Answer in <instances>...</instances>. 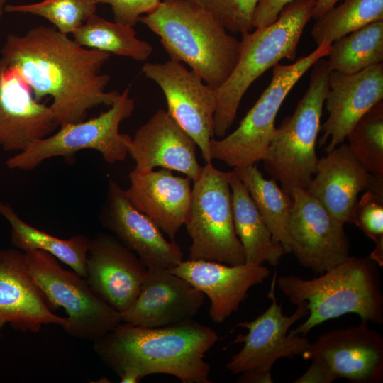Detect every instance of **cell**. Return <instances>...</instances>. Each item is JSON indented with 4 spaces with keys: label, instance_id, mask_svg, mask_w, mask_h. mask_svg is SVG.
Wrapping results in <instances>:
<instances>
[{
    "label": "cell",
    "instance_id": "5",
    "mask_svg": "<svg viewBox=\"0 0 383 383\" xmlns=\"http://www.w3.org/2000/svg\"><path fill=\"white\" fill-rule=\"evenodd\" d=\"M316 0H295L272 23L241 34L239 57L227 80L216 89L214 136L223 138L233 124L243 96L265 71L286 58L294 60L305 26L313 17Z\"/></svg>",
    "mask_w": 383,
    "mask_h": 383
},
{
    "label": "cell",
    "instance_id": "17",
    "mask_svg": "<svg viewBox=\"0 0 383 383\" xmlns=\"http://www.w3.org/2000/svg\"><path fill=\"white\" fill-rule=\"evenodd\" d=\"M59 128L50 106L38 101L18 73L0 57V146L21 152Z\"/></svg>",
    "mask_w": 383,
    "mask_h": 383
},
{
    "label": "cell",
    "instance_id": "12",
    "mask_svg": "<svg viewBox=\"0 0 383 383\" xmlns=\"http://www.w3.org/2000/svg\"><path fill=\"white\" fill-rule=\"evenodd\" d=\"M141 71L160 87L167 101V111L194 139L205 163L211 162L209 145L214 136L216 89L183 63L171 60L146 62Z\"/></svg>",
    "mask_w": 383,
    "mask_h": 383
},
{
    "label": "cell",
    "instance_id": "9",
    "mask_svg": "<svg viewBox=\"0 0 383 383\" xmlns=\"http://www.w3.org/2000/svg\"><path fill=\"white\" fill-rule=\"evenodd\" d=\"M126 88L110 106L99 116L87 121L68 123L59 127L51 135L28 145L6 161L11 170H31L52 157H72L83 150L99 152L109 164L124 161L131 137L119 132L122 121L130 118L135 102Z\"/></svg>",
    "mask_w": 383,
    "mask_h": 383
},
{
    "label": "cell",
    "instance_id": "39",
    "mask_svg": "<svg viewBox=\"0 0 383 383\" xmlns=\"http://www.w3.org/2000/svg\"><path fill=\"white\" fill-rule=\"evenodd\" d=\"M6 323H7L6 321L0 316V337H1V329Z\"/></svg>",
    "mask_w": 383,
    "mask_h": 383
},
{
    "label": "cell",
    "instance_id": "36",
    "mask_svg": "<svg viewBox=\"0 0 383 383\" xmlns=\"http://www.w3.org/2000/svg\"><path fill=\"white\" fill-rule=\"evenodd\" d=\"M294 1L295 0H259L254 13V28L272 23L283 8Z\"/></svg>",
    "mask_w": 383,
    "mask_h": 383
},
{
    "label": "cell",
    "instance_id": "19",
    "mask_svg": "<svg viewBox=\"0 0 383 383\" xmlns=\"http://www.w3.org/2000/svg\"><path fill=\"white\" fill-rule=\"evenodd\" d=\"M205 295L167 269H147L139 294L121 314L122 322L146 328L170 326L193 319Z\"/></svg>",
    "mask_w": 383,
    "mask_h": 383
},
{
    "label": "cell",
    "instance_id": "20",
    "mask_svg": "<svg viewBox=\"0 0 383 383\" xmlns=\"http://www.w3.org/2000/svg\"><path fill=\"white\" fill-rule=\"evenodd\" d=\"M194 139L173 119L159 109L135 132L128 146V154L135 161L134 170L148 172L156 167L177 171L192 182L201 174Z\"/></svg>",
    "mask_w": 383,
    "mask_h": 383
},
{
    "label": "cell",
    "instance_id": "11",
    "mask_svg": "<svg viewBox=\"0 0 383 383\" xmlns=\"http://www.w3.org/2000/svg\"><path fill=\"white\" fill-rule=\"evenodd\" d=\"M275 281L274 274L267 294L272 300L267 309L255 320L236 325L246 328L248 333L236 338L235 343H243L244 345L226 365L233 374L250 371L272 376V366L277 360L302 356L311 343L306 335L289 333L294 323L308 316L306 302L297 304L291 316L284 315L282 304H278L275 297Z\"/></svg>",
    "mask_w": 383,
    "mask_h": 383
},
{
    "label": "cell",
    "instance_id": "6",
    "mask_svg": "<svg viewBox=\"0 0 383 383\" xmlns=\"http://www.w3.org/2000/svg\"><path fill=\"white\" fill-rule=\"evenodd\" d=\"M310 83L290 116L276 128L262 159L265 171L292 197L306 190L316 171V146L331 70L321 58L312 66Z\"/></svg>",
    "mask_w": 383,
    "mask_h": 383
},
{
    "label": "cell",
    "instance_id": "23",
    "mask_svg": "<svg viewBox=\"0 0 383 383\" xmlns=\"http://www.w3.org/2000/svg\"><path fill=\"white\" fill-rule=\"evenodd\" d=\"M128 179L130 186L125 191L131 203L174 240L188 213L192 180L165 168L143 173L133 169Z\"/></svg>",
    "mask_w": 383,
    "mask_h": 383
},
{
    "label": "cell",
    "instance_id": "13",
    "mask_svg": "<svg viewBox=\"0 0 383 383\" xmlns=\"http://www.w3.org/2000/svg\"><path fill=\"white\" fill-rule=\"evenodd\" d=\"M288 223L291 253L321 274L346 260L350 244L343 226L306 190L295 189Z\"/></svg>",
    "mask_w": 383,
    "mask_h": 383
},
{
    "label": "cell",
    "instance_id": "28",
    "mask_svg": "<svg viewBox=\"0 0 383 383\" xmlns=\"http://www.w3.org/2000/svg\"><path fill=\"white\" fill-rule=\"evenodd\" d=\"M72 35L74 40L83 47L139 62L146 60L153 50L148 42L137 38L133 27L109 21L96 13Z\"/></svg>",
    "mask_w": 383,
    "mask_h": 383
},
{
    "label": "cell",
    "instance_id": "1",
    "mask_svg": "<svg viewBox=\"0 0 383 383\" xmlns=\"http://www.w3.org/2000/svg\"><path fill=\"white\" fill-rule=\"evenodd\" d=\"M111 54L89 49L56 28L39 26L23 35H9L3 57L30 87L40 101L50 105L59 127L85 120L87 111L111 106L117 91H106L110 76L101 70Z\"/></svg>",
    "mask_w": 383,
    "mask_h": 383
},
{
    "label": "cell",
    "instance_id": "35",
    "mask_svg": "<svg viewBox=\"0 0 383 383\" xmlns=\"http://www.w3.org/2000/svg\"><path fill=\"white\" fill-rule=\"evenodd\" d=\"M111 6L114 21L133 27L141 16L153 11L161 0H97Z\"/></svg>",
    "mask_w": 383,
    "mask_h": 383
},
{
    "label": "cell",
    "instance_id": "34",
    "mask_svg": "<svg viewBox=\"0 0 383 383\" xmlns=\"http://www.w3.org/2000/svg\"><path fill=\"white\" fill-rule=\"evenodd\" d=\"M189 1L211 13L228 32L243 34L254 28V13L259 0Z\"/></svg>",
    "mask_w": 383,
    "mask_h": 383
},
{
    "label": "cell",
    "instance_id": "22",
    "mask_svg": "<svg viewBox=\"0 0 383 383\" xmlns=\"http://www.w3.org/2000/svg\"><path fill=\"white\" fill-rule=\"evenodd\" d=\"M207 296L211 301L209 314L216 323H223L245 300L249 289L262 284L270 275L263 265H238L187 260L170 270Z\"/></svg>",
    "mask_w": 383,
    "mask_h": 383
},
{
    "label": "cell",
    "instance_id": "38",
    "mask_svg": "<svg viewBox=\"0 0 383 383\" xmlns=\"http://www.w3.org/2000/svg\"><path fill=\"white\" fill-rule=\"evenodd\" d=\"M338 1L340 0H316L312 18L314 19L318 18L328 9L335 6Z\"/></svg>",
    "mask_w": 383,
    "mask_h": 383
},
{
    "label": "cell",
    "instance_id": "30",
    "mask_svg": "<svg viewBox=\"0 0 383 383\" xmlns=\"http://www.w3.org/2000/svg\"><path fill=\"white\" fill-rule=\"evenodd\" d=\"M316 20L311 34L317 46L331 44L370 23L383 20V0H344Z\"/></svg>",
    "mask_w": 383,
    "mask_h": 383
},
{
    "label": "cell",
    "instance_id": "32",
    "mask_svg": "<svg viewBox=\"0 0 383 383\" xmlns=\"http://www.w3.org/2000/svg\"><path fill=\"white\" fill-rule=\"evenodd\" d=\"M97 4V0H42L27 4H6L4 10L40 16L67 35L73 33L95 13Z\"/></svg>",
    "mask_w": 383,
    "mask_h": 383
},
{
    "label": "cell",
    "instance_id": "21",
    "mask_svg": "<svg viewBox=\"0 0 383 383\" xmlns=\"http://www.w3.org/2000/svg\"><path fill=\"white\" fill-rule=\"evenodd\" d=\"M0 316L24 332L36 333L44 324L67 323L66 318L50 310L25 252L18 250L0 249Z\"/></svg>",
    "mask_w": 383,
    "mask_h": 383
},
{
    "label": "cell",
    "instance_id": "27",
    "mask_svg": "<svg viewBox=\"0 0 383 383\" xmlns=\"http://www.w3.org/2000/svg\"><path fill=\"white\" fill-rule=\"evenodd\" d=\"M233 171L246 187L273 240L282 245L286 254L291 253L288 223L292 198L274 179H265L256 165L236 167Z\"/></svg>",
    "mask_w": 383,
    "mask_h": 383
},
{
    "label": "cell",
    "instance_id": "3",
    "mask_svg": "<svg viewBox=\"0 0 383 383\" xmlns=\"http://www.w3.org/2000/svg\"><path fill=\"white\" fill-rule=\"evenodd\" d=\"M138 21L159 36L171 60L187 64L214 89L227 80L237 63L240 40L189 0H162Z\"/></svg>",
    "mask_w": 383,
    "mask_h": 383
},
{
    "label": "cell",
    "instance_id": "16",
    "mask_svg": "<svg viewBox=\"0 0 383 383\" xmlns=\"http://www.w3.org/2000/svg\"><path fill=\"white\" fill-rule=\"evenodd\" d=\"M147 267L116 237L99 233L90 239L85 279L101 299L120 313L136 299Z\"/></svg>",
    "mask_w": 383,
    "mask_h": 383
},
{
    "label": "cell",
    "instance_id": "4",
    "mask_svg": "<svg viewBox=\"0 0 383 383\" xmlns=\"http://www.w3.org/2000/svg\"><path fill=\"white\" fill-rule=\"evenodd\" d=\"M378 265L369 256H349L316 278L294 275L277 278L279 290L297 305L306 302V320L292 334L306 335L315 326L347 313L358 315L362 322L383 323V294Z\"/></svg>",
    "mask_w": 383,
    "mask_h": 383
},
{
    "label": "cell",
    "instance_id": "8",
    "mask_svg": "<svg viewBox=\"0 0 383 383\" xmlns=\"http://www.w3.org/2000/svg\"><path fill=\"white\" fill-rule=\"evenodd\" d=\"M228 173L208 162L193 182L184 224L192 239L189 260L228 265L245 262L234 228Z\"/></svg>",
    "mask_w": 383,
    "mask_h": 383
},
{
    "label": "cell",
    "instance_id": "41",
    "mask_svg": "<svg viewBox=\"0 0 383 383\" xmlns=\"http://www.w3.org/2000/svg\"><path fill=\"white\" fill-rule=\"evenodd\" d=\"M10 0H0V4L4 6L6 5Z\"/></svg>",
    "mask_w": 383,
    "mask_h": 383
},
{
    "label": "cell",
    "instance_id": "7",
    "mask_svg": "<svg viewBox=\"0 0 383 383\" xmlns=\"http://www.w3.org/2000/svg\"><path fill=\"white\" fill-rule=\"evenodd\" d=\"M331 48V44H322L293 64L275 65L269 85L238 128L219 140H211V160L234 168L262 160L276 129L277 114L286 96L316 61L328 55Z\"/></svg>",
    "mask_w": 383,
    "mask_h": 383
},
{
    "label": "cell",
    "instance_id": "15",
    "mask_svg": "<svg viewBox=\"0 0 383 383\" xmlns=\"http://www.w3.org/2000/svg\"><path fill=\"white\" fill-rule=\"evenodd\" d=\"M302 357L323 360L337 379L345 378L353 383L383 380V336L364 322L321 335Z\"/></svg>",
    "mask_w": 383,
    "mask_h": 383
},
{
    "label": "cell",
    "instance_id": "2",
    "mask_svg": "<svg viewBox=\"0 0 383 383\" xmlns=\"http://www.w3.org/2000/svg\"><path fill=\"white\" fill-rule=\"evenodd\" d=\"M218 340L212 328L193 319L146 328L121 322L94 341V350L122 383H136L155 374L182 383H210L205 354Z\"/></svg>",
    "mask_w": 383,
    "mask_h": 383
},
{
    "label": "cell",
    "instance_id": "33",
    "mask_svg": "<svg viewBox=\"0 0 383 383\" xmlns=\"http://www.w3.org/2000/svg\"><path fill=\"white\" fill-rule=\"evenodd\" d=\"M351 223L356 225L374 243V248L369 257L379 267H382L383 196L366 190L354 207Z\"/></svg>",
    "mask_w": 383,
    "mask_h": 383
},
{
    "label": "cell",
    "instance_id": "14",
    "mask_svg": "<svg viewBox=\"0 0 383 383\" xmlns=\"http://www.w3.org/2000/svg\"><path fill=\"white\" fill-rule=\"evenodd\" d=\"M100 221L147 269L170 270L183 260V252L177 243L167 240L160 228L134 207L126 191L111 179L109 180Z\"/></svg>",
    "mask_w": 383,
    "mask_h": 383
},
{
    "label": "cell",
    "instance_id": "26",
    "mask_svg": "<svg viewBox=\"0 0 383 383\" xmlns=\"http://www.w3.org/2000/svg\"><path fill=\"white\" fill-rule=\"evenodd\" d=\"M0 215L9 223L11 242L18 249L23 252L42 250L50 253L85 277L90 238L84 235L68 239L52 235L23 221L9 204L0 202Z\"/></svg>",
    "mask_w": 383,
    "mask_h": 383
},
{
    "label": "cell",
    "instance_id": "10",
    "mask_svg": "<svg viewBox=\"0 0 383 383\" xmlns=\"http://www.w3.org/2000/svg\"><path fill=\"white\" fill-rule=\"evenodd\" d=\"M24 252L50 307H62L67 313L62 328L69 335L94 341L122 322L121 314L96 295L84 277L62 267L50 253Z\"/></svg>",
    "mask_w": 383,
    "mask_h": 383
},
{
    "label": "cell",
    "instance_id": "25",
    "mask_svg": "<svg viewBox=\"0 0 383 383\" xmlns=\"http://www.w3.org/2000/svg\"><path fill=\"white\" fill-rule=\"evenodd\" d=\"M233 218L236 235L243 248L246 263L272 266L286 254L275 243L246 187L234 172H229Z\"/></svg>",
    "mask_w": 383,
    "mask_h": 383
},
{
    "label": "cell",
    "instance_id": "18",
    "mask_svg": "<svg viewBox=\"0 0 383 383\" xmlns=\"http://www.w3.org/2000/svg\"><path fill=\"white\" fill-rule=\"evenodd\" d=\"M383 99V63L345 74L331 71L326 95L328 116L320 129L322 146L328 152L343 143L359 120Z\"/></svg>",
    "mask_w": 383,
    "mask_h": 383
},
{
    "label": "cell",
    "instance_id": "24",
    "mask_svg": "<svg viewBox=\"0 0 383 383\" xmlns=\"http://www.w3.org/2000/svg\"><path fill=\"white\" fill-rule=\"evenodd\" d=\"M372 178L343 143L318 159L306 191L343 224L351 223L357 196L368 189Z\"/></svg>",
    "mask_w": 383,
    "mask_h": 383
},
{
    "label": "cell",
    "instance_id": "31",
    "mask_svg": "<svg viewBox=\"0 0 383 383\" xmlns=\"http://www.w3.org/2000/svg\"><path fill=\"white\" fill-rule=\"evenodd\" d=\"M348 147L370 174L383 176V101L369 110L347 135Z\"/></svg>",
    "mask_w": 383,
    "mask_h": 383
},
{
    "label": "cell",
    "instance_id": "40",
    "mask_svg": "<svg viewBox=\"0 0 383 383\" xmlns=\"http://www.w3.org/2000/svg\"><path fill=\"white\" fill-rule=\"evenodd\" d=\"M4 5L2 4H0V22L1 21V18L3 17V15H4V12L5 11L4 10Z\"/></svg>",
    "mask_w": 383,
    "mask_h": 383
},
{
    "label": "cell",
    "instance_id": "37",
    "mask_svg": "<svg viewBox=\"0 0 383 383\" xmlns=\"http://www.w3.org/2000/svg\"><path fill=\"white\" fill-rule=\"evenodd\" d=\"M308 370L294 382L295 383H332L336 377L321 360L313 358Z\"/></svg>",
    "mask_w": 383,
    "mask_h": 383
},
{
    "label": "cell",
    "instance_id": "29",
    "mask_svg": "<svg viewBox=\"0 0 383 383\" xmlns=\"http://www.w3.org/2000/svg\"><path fill=\"white\" fill-rule=\"evenodd\" d=\"M328 63L332 71L356 73L383 62V20L374 21L331 43Z\"/></svg>",
    "mask_w": 383,
    "mask_h": 383
}]
</instances>
